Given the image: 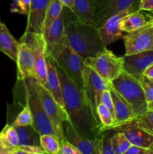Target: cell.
<instances>
[{
    "mask_svg": "<svg viewBox=\"0 0 153 154\" xmlns=\"http://www.w3.org/2000/svg\"><path fill=\"white\" fill-rule=\"evenodd\" d=\"M0 21H1V20H0Z\"/></svg>",
    "mask_w": 153,
    "mask_h": 154,
    "instance_id": "45",
    "label": "cell"
},
{
    "mask_svg": "<svg viewBox=\"0 0 153 154\" xmlns=\"http://www.w3.org/2000/svg\"><path fill=\"white\" fill-rule=\"evenodd\" d=\"M82 77L84 91L93 108L97 111V106L100 103L102 93L104 90H110L112 87V84L101 78L94 69L86 64Z\"/></svg>",
    "mask_w": 153,
    "mask_h": 154,
    "instance_id": "10",
    "label": "cell"
},
{
    "mask_svg": "<svg viewBox=\"0 0 153 154\" xmlns=\"http://www.w3.org/2000/svg\"><path fill=\"white\" fill-rule=\"evenodd\" d=\"M125 54L153 50V17L144 26L124 35Z\"/></svg>",
    "mask_w": 153,
    "mask_h": 154,
    "instance_id": "11",
    "label": "cell"
},
{
    "mask_svg": "<svg viewBox=\"0 0 153 154\" xmlns=\"http://www.w3.org/2000/svg\"><path fill=\"white\" fill-rule=\"evenodd\" d=\"M20 40L31 48L34 58V78L44 86L46 82L47 66L46 44L43 35L26 31Z\"/></svg>",
    "mask_w": 153,
    "mask_h": 154,
    "instance_id": "7",
    "label": "cell"
},
{
    "mask_svg": "<svg viewBox=\"0 0 153 154\" xmlns=\"http://www.w3.org/2000/svg\"><path fill=\"white\" fill-rule=\"evenodd\" d=\"M22 81L25 86L26 102L28 104L31 110L34 127L40 135L51 134L58 138L56 131L45 112L44 108L40 102L38 93L34 86V78L30 77L22 80Z\"/></svg>",
    "mask_w": 153,
    "mask_h": 154,
    "instance_id": "5",
    "label": "cell"
},
{
    "mask_svg": "<svg viewBox=\"0 0 153 154\" xmlns=\"http://www.w3.org/2000/svg\"><path fill=\"white\" fill-rule=\"evenodd\" d=\"M100 102L103 103L106 108L110 111L111 114H112L113 117L115 118V113H114V107H113V102H112V96H111V93L110 90H104L102 93L101 99H100ZM116 120V119H115Z\"/></svg>",
    "mask_w": 153,
    "mask_h": 154,
    "instance_id": "36",
    "label": "cell"
},
{
    "mask_svg": "<svg viewBox=\"0 0 153 154\" xmlns=\"http://www.w3.org/2000/svg\"><path fill=\"white\" fill-rule=\"evenodd\" d=\"M149 149H150V150H151V151H152V153H153V144H152V145H151V146H150Z\"/></svg>",
    "mask_w": 153,
    "mask_h": 154,
    "instance_id": "43",
    "label": "cell"
},
{
    "mask_svg": "<svg viewBox=\"0 0 153 154\" xmlns=\"http://www.w3.org/2000/svg\"><path fill=\"white\" fill-rule=\"evenodd\" d=\"M148 110H152V111H153V101L148 102Z\"/></svg>",
    "mask_w": 153,
    "mask_h": 154,
    "instance_id": "42",
    "label": "cell"
},
{
    "mask_svg": "<svg viewBox=\"0 0 153 154\" xmlns=\"http://www.w3.org/2000/svg\"><path fill=\"white\" fill-rule=\"evenodd\" d=\"M116 132H121L133 145L149 148L153 144V133L150 132L136 117L133 120L113 127Z\"/></svg>",
    "mask_w": 153,
    "mask_h": 154,
    "instance_id": "12",
    "label": "cell"
},
{
    "mask_svg": "<svg viewBox=\"0 0 153 154\" xmlns=\"http://www.w3.org/2000/svg\"><path fill=\"white\" fill-rule=\"evenodd\" d=\"M116 132L113 128L106 129L103 132L100 142V154H116L112 145V137Z\"/></svg>",
    "mask_w": 153,
    "mask_h": 154,
    "instance_id": "30",
    "label": "cell"
},
{
    "mask_svg": "<svg viewBox=\"0 0 153 154\" xmlns=\"http://www.w3.org/2000/svg\"><path fill=\"white\" fill-rule=\"evenodd\" d=\"M112 87L130 105L135 117L148 111V102L140 81L136 77L123 70L111 81Z\"/></svg>",
    "mask_w": 153,
    "mask_h": 154,
    "instance_id": "4",
    "label": "cell"
},
{
    "mask_svg": "<svg viewBox=\"0 0 153 154\" xmlns=\"http://www.w3.org/2000/svg\"><path fill=\"white\" fill-rule=\"evenodd\" d=\"M110 91L112 102H113L116 119L115 126H119L133 120L135 117V115L130 105L113 87H112Z\"/></svg>",
    "mask_w": 153,
    "mask_h": 154,
    "instance_id": "19",
    "label": "cell"
},
{
    "mask_svg": "<svg viewBox=\"0 0 153 154\" xmlns=\"http://www.w3.org/2000/svg\"><path fill=\"white\" fill-rule=\"evenodd\" d=\"M97 113L104 127V130L105 131L106 129L113 128L115 126V118L111 114L110 111L101 102L97 106Z\"/></svg>",
    "mask_w": 153,
    "mask_h": 154,
    "instance_id": "28",
    "label": "cell"
},
{
    "mask_svg": "<svg viewBox=\"0 0 153 154\" xmlns=\"http://www.w3.org/2000/svg\"><path fill=\"white\" fill-rule=\"evenodd\" d=\"M20 48L16 60L17 80L22 81L26 78H34V58L31 48L23 41H20Z\"/></svg>",
    "mask_w": 153,
    "mask_h": 154,
    "instance_id": "16",
    "label": "cell"
},
{
    "mask_svg": "<svg viewBox=\"0 0 153 154\" xmlns=\"http://www.w3.org/2000/svg\"><path fill=\"white\" fill-rule=\"evenodd\" d=\"M46 152L40 146L19 145L14 150V154H44Z\"/></svg>",
    "mask_w": 153,
    "mask_h": 154,
    "instance_id": "33",
    "label": "cell"
},
{
    "mask_svg": "<svg viewBox=\"0 0 153 154\" xmlns=\"http://www.w3.org/2000/svg\"><path fill=\"white\" fill-rule=\"evenodd\" d=\"M70 11L77 20L96 26L93 10V0H74V5Z\"/></svg>",
    "mask_w": 153,
    "mask_h": 154,
    "instance_id": "22",
    "label": "cell"
},
{
    "mask_svg": "<svg viewBox=\"0 0 153 154\" xmlns=\"http://www.w3.org/2000/svg\"><path fill=\"white\" fill-rule=\"evenodd\" d=\"M59 154H82L80 150L75 147L74 144L68 141L66 139H64L60 142Z\"/></svg>",
    "mask_w": 153,
    "mask_h": 154,
    "instance_id": "34",
    "label": "cell"
},
{
    "mask_svg": "<svg viewBox=\"0 0 153 154\" xmlns=\"http://www.w3.org/2000/svg\"><path fill=\"white\" fill-rule=\"evenodd\" d=\"M84 63L108 82H111L124 70L122 57H117L107 48L94 57L86 58Z\"/></svg>",
    "mask_w": 153,
    "mask_h": 154,
    "instance_id": "6",
    "label": "cell"
},
{
    "mask_svg": "<svg viewBox=\"0 0 153 154\" xmlns=\"http://www.w3.org/2000/svg\"><path fill=\"white\" fill-rule=\"evenodd\" d=\"M136 118L153 133V111L148 110L143 114L140 116H136Z\"/></svg>",
    "mask_w": 153,
    "mask_h": 154,
    "instance_id": "35",
    "label": "cell"
},
{
    "mask_svg": "<svg viewBox=\"0 0 153 154\" xmlns=\"http://www.w3.org/2000/svg\"><path fill=\"white\" fill-rule=\"evenodd\" d=\"M64 36L69 45L83 60L92 57L106 48L95 25L80 21H67L64 23Z\"/></svg>",
    "mask_w": 153,
    "mask_h": 154,
    "instance_id": "2",
    "label": "cell"
},
{
    "mask_svg": "<svg viewBox=\"0 0 153 154\" xmlns=\"http://www.w3.org/2000/svg\"><path fill=\"white\" fill-rule=\"evenodd\" d=\"M46 66H47V78H46V84L44 85V87L51 93L58 105L64 109L62 89L61 81L57 72L56 66L52 59L47 54H46Z\"/></svg>",
    "mask_w": 153,
    "mask_h": 154,
    "instance_id": "18",
    "label": "cell"
},
{
    "mask_svg": "<svg viewBox=\"0 0 153 154\" xmlns=\"http://www.w3.org/2000/svg\"><path fill=\"white\" fill-rule=\"evenodd\" d=\"M0 142L7 150V154H14L20 145L18 134L11 123H7L0 132Z\"/></svg>",
    "mask_w": 153,
    "mask_h": 154,
    "instance_id": "24",
    "label": "cell"
},
{
    "mask_svg": "<svg viewBox=\"0 0 153 154\" xmlns=\"http://www.w3.org/2000/svg\"><path fill=\"white\" fill-rule=\"evenodd\" d=\"M16 5L18 8L16 11L28 16L31 8V0H18Z\"/></svg>",
    "mask_w": 153,
    "mask_h": 154,
    "instance_id": "37",
    "label": "cell"
},
{
    "mask_svg": "<svg viewBox=\"0 0 153 154\" xmlns=\"http://www.w3.org/2000/svg\"><path fill=\"white\" fill-rule=\"evenodd\" d=\"M64 11L47 27L42 33L46 44V50L50 48L52 45L58 43L64 36Z\"/></svg>",
    "mask_w": 153,
    "mask_h": 154,
    "instance_id": "20",
    "label": "cell"
},
{
    "mask_svg": "<svg viewBox=\"0 0 153 154\" xmlns=\"http://www.w3.org/2000/svg\"><path fill=\"white\" fill-rule=\"evenodd\" d=\"M139 80L145 92L147 102L153 101V79L141 75Z\"/></svg>",
    "mask_w": 153,
    "mask_h": 154,
    "instance_id": "32",
    "label": "cell"
},
{
    "mask_svg": "<svg viewBox=\"0 0 153 154\" xmlns=\"http://www.w3.org/2000/svg\"><path fill=\"white\" fill-rule=\"evenodd\" d=\"M133 11L130 9L121 11L110 17L106 22L98 28L100 38L105 46H108L118 39H124V35L120 28V22L125 15Z\"/></svg>",
    "mask_w": 153,
    "mask_h": 154,
    "instance_id": "13",
    "label": "cell"
},
{
    "mask_svg": "<svg viewBox=\"0 0 153 154\" xmlns=\"http://www.w3.org/2000/svg\"><path fill=\"white\" fill-rule=\"evenodd\" d=\"M142 75H144V76L147 77V78H152V79H153V63H152L151 65H149V66L145 69Z\"/></svg>",
    "mask_w": 153,
    "mask_h": 154,
    "instance_id": "40",
    "label": "cell"
},
{
    "mask_svg": "<svg viewBox=\"0 0 153 154\" xmlns=\"http://www.w3.org/2000/svg\"><path fill=\"white\" fill-rule=\"evenodd\" d=\"M11 124L14 127L33 125V119L31 110L28 106V104L26 102V105L22 108V111L17 114V116L14 119V120L12 122Z\"/></svg>",
    "mask_w": 153,
    "mask_h": 154,
    "instance_id": "31",
    "label": "cell"
},
{
    "mask_svg": "<svg viewBox=\"0 0 153 154\" xmlns=\"http://www.w3.org/2000/svg\"><path fill=\"white\" fill-rule=\"evenodd\" d=\"M12 2H13L14 3V4H17V2H18V0H11Z\"/></svg>",
    "mask_w": 153,
    "mask_h": 154,
    "instance_id": "44",
    "label": "cell"
},
{
    "mask_svg": "<svg viewBox=\"0 0 153 154\" xmlns=\"http://www.w3.org/2000/svg\"><path fill=\"white\" fill-rule=\"evenodd\" d=\"M19 137L20 145H40V134L33 125L15 127Z\"/></svg>",
    "mask_w": 153,
    "mask_h": 154,
    "instance_id": "25",
    "label": "cell"
},
{
    "mask_svg": "<svg viewBox=\"0 0 153 154\" xmlns=\"http://www.w3.org/2000/svg\"><path fill=\"white\" fill-rule=\"evenodd\" d=\"M34 86L38 93L42 105L44 108L45 112L52 122L54 128L58 135L59 142L65 139L63 135L62 124L64 120H68V116L64 108H62L58 102L56 101L51 93L34 78Z\"/></svg>",
    "mask_w": 153,
    "mask_h": 154,
    "instance_id": "8",
    "label": "cell"
},
{
    "mask_svg": "<svg viewBox=\"0 0 153 154\" xmlns=\"http://www.w3.org/2000/svg\"><path fill=\"white\" fill-rule=\"evenodd\" d=\"M62 129L64 138L77 147L82 154H100V150L97 144L90 140L86 139L78 133L69 120H64L62 124Z\"/></svg>",
    "mask_w": 153,
    "mask_h": 154,
    "instance_id": "15",
    "label": "cell"
},
{
    "mask_svg": "<svg viewBox=\"0 0 153 154\" xmlns=\"http://www.w3.org/2000/svg\"><path fill=\"white\" fill-rule=\"evenodd\" d=\"M139 10L153 13V0H141L140 3Z\"/></svg>",
    "mask_w": 153,
    "mask_h": 154,
    "instance_id": "39",
    "label": "cell"
},
{
    "mask_svg": "<svg viewBox=\"0 0 153 154\" xmlns=\"http://www.w3.org/2000/svg\"><path fill=\"white\" fill-rule=\"evenodd\" d=\"M112 145L116 154H125L131 144L121 132H116L112 137Z\"/></svg>",
    "mask_w": 153,
    "mask_h": 154,
    "instance_id": "29",
    "label": "cell"
},
{
    "mask_svg": "<svg viewBox=\"0 0 153 154\" xmlns=\"http://www.w3.org/2000/svg\"><path fill=\"white\" fill-rule=\"evenodd\" d=\"M151 19L146 20L145 15L142 14L140 11L130 12L122 19L120 28L123 32H131L146 25Z\"/></svg>",
    "mask_w": 153,
    "mask_h": 154,
    "instance_id": "23",
    "label": "cell"
},
{
    "mask_svg": "<svg viewBox=\"0 0 153 154\" xmlns=\"http://www.w3.org/2000/svg\"><path fill=\"white\" fill-rule=\"evenodd\" d=\"M40 145L46 153L58 154L60 142L56 135L44 134L40 135Z\"/></svg>",
    "mask_w": 153,
    "mask_h": 154,
    "instance_id": "27",
    "label": "cell"
},
{
    "mask_svg": "<svg viewBox=\"0 0 153 154\" xmlns=\"http://www.w3.org/2000/svg\"><path fill=\"white\" fill-rule=\"evenodd\" d=\"M20 45V42L14 38L5 24L0 21V51L16 63Z\"/></svg>",
    "mask_w": 153,
    "mask_h": 154,
    "instance_id": "21",
    "label": "cell"
},
{
    "mask_svg": "<svg viewBox=\"0 0 153 154\" xmlns=\"http://www.w3.org/2000/svg\"><path fill=\"white\" fill-rule=\"evenodd\" d=\"M64 5L60 0H50L46 9L44 21L42 26V33L47 29V27L58 17L64 10Z\"/></svg>",
    "mask_w": 153,
    "mask_h": 154,
    "instance_id": "26",
    "label": "cell"
},
{
    "mask_svg": "<svg viewBox=\"0 0 153 154\" xmlns=\"http://www.w3.org/2000/svg\"><path fill=\"white\" fill-rule=\"evenodd\" d=\"M122 58L124 70L139 79L145 69L153 63V50L125 54Z\"/></svg>",
    "mask_w": 153,
    "mask_h": 154,
    "instance_id": "14",
    "label": "cell"
},
{
    "mask_svg": "<svg viewBox=\"0 0 153 154\" xmlns=\"http://www.w3.org/2000/svg\"><path fill=\"white\" fill-rule=\"evenodd\" d=\"M141 0H93V10L96 26L100 28L112 15L121 11L139 10Z\"/></svg>",
    "mask_w": 153,
    "mask_h": 154,
    "instance_id": "9",
    "label": "cell"
},
{
    "mask_svg": "<svg viewBox=\"0 0 153 154\" xmlns=\"http://www.w3.org/2000/svg\"><path fill=\"white\" fill-rule=\"evenodd\" d=\"M64 7L67 8L69 10H71L74 5V0H60Z\"/></svg>",
    "mask_w": 153,
    "mask_h": 154,
    "instance_id": "41",
    "label": "cell"
},
{
    "mask_svg": "<svg viewBox=\"0 0 153 154\" xmlns=\"http://www.w3.org/2000/svg\"><path fill=\"white\" fill-rule=\"evenodd\" d=\"M56 69L61 81L64 109L70 124L82 137L95 143L100 150L104 130L97 111L83 89L74 84L61 69L57 66Z\"/></svg>",
    "mask_w": 153,
    "mask_h": 154,
    "instance_id": "1",
    "label": "cell"
},
{
    "mask_svg": "<svg viewBox=\"0 0 153 154\" xmlns=\"http://www.w3.org/2000/svg\"><path fill=\"white\" fill-rule=\"evenodd\" d=\"M46 51L56 66L61 69L78 87L83 89L84 60L69 45L65 36Z\"/></svg>",
    "mask_w": 153,
    "mask_h": 154,
    "instance_id": "3",
    "label": "cell"
},
{
    "mask_svg": "<svg viewBox=\"0 0 153 154\" xmlns=\"http://www.w3.org/2000/svg\"><path fill=\"white\" fill-rule=\"evenodd\" d=\"M125 154H153L149 148L131 144Z\"/></svg>",
    "mask_w": 153,
    "mask_h": 154,
    "instance_id": "38",
    "label": "cell"
},
{
    "mask_svg": "<svg viewBox=\"0 0 153 154\" xmlns=\"http://www.w3.org/2000/svg\"><path fill=\"white\" fill-rule=\"evenodd\" d=\"M50 0H31V8L27 20L26 32L41 33L46 9Z\"/></svg>",
    "mask_w": 153,
    "mask_h": 154,
    "instance_id": "17",
    "label": "cell"
}]
</instances>
